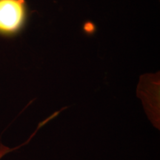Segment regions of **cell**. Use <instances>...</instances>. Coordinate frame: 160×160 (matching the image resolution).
<instances>
[{"label":"cell","mask_w":160,"mask_h":160,"mask_svg":"<svg viewBox=\"0 0 160 160\" xmlns=\"http://www.w3.org/2000/svg\"><path fill=\"white\" fill-rule=\"evenodd\" d=\"M25 145V143H23V144H22L21 145L18 146V147H17V148H11L7 147V146L4 145L1 143L0 144V159H1L2 158L5 154H7L8 153H9V152L14 151V150L19 148L22 147V146H23Z\"/></svg>","instance_id":"obj_2"},{"label":"cell","mask_w":160,"mask_h":160,"mask_svg":"<svg viewBox=\"0 0 160 160\" xmlns=\"http://www.w3.org/2000/svg\"><path fill=\"white\" fill-rule=\"evenodd\" d=\"M28 17L26 0H0V36L17 35L25 28Z\"/></svg>","instance_id":"obj_1"}]
</instances>
